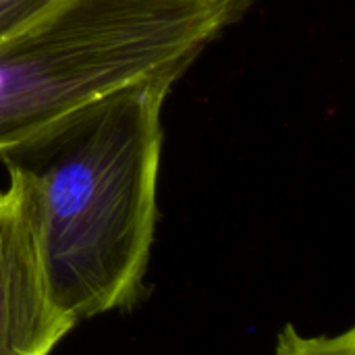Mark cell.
<instances>
[{"label": "cell", "instance_id": "6da1fadb", "mask_svg": "<svg viewBox=\"0 0 355 355\" xmlns=\"http://www.w3.org/2000/svg\"><path fill=\"white\" fill-rule=\"evenodd\" d=\"M173 83L131 85L0 158L33 183L50 293L75 324L141 291L158 216L160 114Z\"/></svg>", "mask_w": 355, "mask_h": 355}, {"label": "cell", "instance_id": "7a4b0ae2", "mask_svg": "<svg viewBox=\"0 0 355 355\" xmlns=\"http://www.w3.org/2000/svg\"><path fill=\"white\" fill-rule=\"evenodd\" d=\"M254 0H58L0 42V158L150 79H179Z\"/></svg>", "mask_w": 355, "mask_h": 355}, {"label": "cell", "instance_id": "3957f363", "mask_svg": "<svg viewBox=\"0 0 355 355\" xmlns=\"http://www.w3.org/2000/svg\"><path fill=\"white\" fill-rule=\"evenodd\" d=\"M0 193V355H50L77 324L54 304L29 177L8 168Z\"/></svg>", "mask_w": 355, "mask_h": 355}, {"label": "cell", "instance_id": "277c9868", "mask_svg": "<svg viewBox=\"0 0 355 355\" xmlns=\"http://www.w3.org/2000/svg\"><path fill=\"white\" fill-rule=\"evenodd\" d=\"M275 355H355V331L335 337H304L293 324H285Z\"/></svg>", "mask_w": 355, "mask_h": 355}, {"label": "cell", "instance_id": "5b68a950", "mask_svg": "<svg viewBox=\"0 0 355 355\" xmlns=\"http://www.w3.org/2000/svg\"><path fill=\"white\" fill-rule=\"evenodd\" d=\"M58 0H0V42L27 27Z\"/></svg>", "mask_w": 355, "mask_h": 355}]
</instances>
